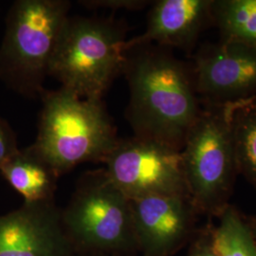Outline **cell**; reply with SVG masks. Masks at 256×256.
<instances>
[{
	"instance_id": "cell-1",
	"label": "cell",
	"mask_w": 256,
	"mask_h": 256,
	"mask_svg": "<svg viewBox=\"0 0 256 256\" xmlns=\"http://www.w3.org/2000/svg\"><path fill=\"white\" fill-rule=\"evenodd\" d=\"M122 72L130 92L126 115L134 137L182 151L202 111L184 64L162 50L135 46L126 52Z\"/></svg>"
},
{
	"instance_id": "cell-2",
	"label": "cell",
	"mask_w": 256,
	"mask_h": 256,
	"mask_svg": "<svg viewBox=\"0 0 256 256\" xmlns=\"http://www.w3.org/2000/svg\"><path fill=\"white\" fill-rule=\"evenodd\" d=\"M32 144L61 176L84 162H104L118 142L102 100L82 99L63 88L41 97Z\"/></svg>"
},
{
	"instance_id": "cell-3",
	"label": "cell",
	"mask_w": 256,
	"mask_h": 256,
	"mask_svg": "<svg viewBox=\"0 0 256 256\" xmlns=\"http://www.w3.org/2000/svg\"><path fill=\"white\" fill-rule=\"evenodd\" d=\"M70 9L66 0H16L12 4L0 45V81L10 90L41 99Z\"/></svg>"
},
{
	"instance_id": "cell-4",
	"label": "cell",
	"mask_w": 256,
	"mask_h": 256,
	"mask_svg": "<svg viewBox=\"0 0 256 256\" xmlns=\"http://www.w3.org/2000/svg\"><path fill=\"white\" fill-rule=\"evenodd\" d=\"M61 220L78 256H128L138 252L131 200L106 169L82 174Z\"/></svg>"
},
{
	"instance_id": "cell-5",
	"label": "cell",
	"mask_w": 256,
	"mask_h": 256,
	"mask_svg": "<svg viewBox=\"0 0 256 256\" xmlns=\"http://www.w3.org/2000/svg\"><path fill=\"white\" fill-rule=\"evenodd\" d=\"M126 27L110 18L66 19L50 64V75L78 97L102 100L122 72Z\"/></svg>"
},
{
	"instance_id": "cell-6",
	"label": "cell",
	"mask_w": 256,
	"mask_h": 256,
	"mask_svg": "<svg viewBox=\"0 0 256 256\" xmlns=\"http://www.w3.org/2000/svg\"><path fill=\"white\" fill-rule=\"evenodd\" d=\"M236 102L212 104L202 110L185 140L183 174L198 214L218 216L229 205L238 173L230 132Z\"/></svg>"
},
{
	"instance_id": "cell-7",
	"label": "cell",
	"mask_w": 256,
	"mask_h": 256,
	"mask_svg": "<svg viewBox=\"0 0 256 256\" xmlns=\"http://www.w3.org/2000/svg\"><path fill=\"white\" fill-rule=\"evenodd\" d=\"M104 164L110 180L131 200L188 196L182 151L172 147L140 138H119Z\"/></svg>"
},
{
	"instance_id": "cell-8",
	"label": "cell",
	"mask_w": 256,
	"mask_h": 256,
	"mask_svg": "<svg viewBox=\"0 0 256 256\" xmlns=\"http://www.w3.org/2000/svg\"><path fill=\"white\" fill-rule=\"evenodd\" d=\"M131 208L138 252L144 256H173L196 234L198 212L188 196H149L132 200Z\"/></svg>"
},
{
	"instance_id": "cell-9",
	"label": "cell",
	"mask_w": 256,
	"mask_h": 256,
	"mask_svg": "<svg viewBox=\"0 0 256 256\" xmlns=\"http://www.w3.org/2000/svg\"><path fill=\"white\" fill-rule=\"evenodd\" d=\"M0 256H79L54 200L24 202L0 216Z\"/></svg>"
},
{
	"instance_id": "cell-10",
	"label": "cell",
	"mask_w": 256,
	"mask_h": 256,
	"mask_svg": "<svg viewBox=\"0 0 256 256\" xmlns=\"http://www.w3.org/2000/svg\"><path fill=\"white\" fill-rule=\"evenodd\" d=\"M194 88L214 104L256 96V48L222 41L196 56Z\"/></svg>"
},
{
	"instance_id": "cell-11",
	"label": "cell",
	"mask_w": 256,
	"mask_h": 256,
	"mask_svg": "<svg viewBox=\"0 0 256 256\" xmlns=\"http://www.w3.org/2000/svg\"><path fill=\"white\" fill-rule=\"evenodd\" d=\"M210 0H160L150 10L146 32L128 39L126 52L135 46L156 42L162 46L188 50L200 36L206 20L212 16Z\"/></svg>"
},
{
	"instance_id": "cell-12",
	"label": "cell",
	"mask_w": 256,
	"mask_h": 256,
	"mask_svg": "<svg viewBox=\"0 0 256 256\" xmlns=\"http://www.w3.org/2000/svg\"><path fill=\"white\" fill-rule=\"evenodd\" d=\"M0 173L24 198V202L54 200L57 180L60 176L34 144L19 149L0 168Z\"/></svg>"
},
{
	"instance_id": "cell-13",
	"label": "cell",
	"mask_w": 256,
	"mask_h": 256,
	"mask_svg": "<svg viewBox=\"0 0 256 256\" xmlns=\"http://www.w3.org/2000/svg\"><path fill=\"white\" fill-rule=\"evenodd\" d=\"M230 132L238 173L256 187V96L238 101Z\"/></svg>"
},
{
	"instance_id": "cell-14",
	"label": "cell",
	"mask_w": 256,
	"mask_h": 256,
	"mask_svg": "<svg viewBox=\"0 0 256 256\" xmlns=\"http://www.w3.org/2000/svg\"><path fill=\"white\" fill-rule=\"evenodd\" d=\"M212 18L223 41L256 48V0L214 1Z\"/></svg>"
},
{
	"instance_id": "cell-15",
	"label": "cell",
	"mask_w": 256,
	"mask_h": 256,
	"mask_svg": "<svg viewBox=\"0 0 256 256\" xmlns=\"http://www.w3.org/2000/svg\"><path fill=\"white\" fill-rule=\"evenodd\" d=\"M212 227V242L216 256H256V243L247 220L228 205Z\"/></svg>"
},
{
	"instance_id": "cell-16",
	"label": "cell",
	"mask_w": 256,
	"mask_h": 256,
	"mask_svg": "<svg viewBox=\"0 0 256 256\" xmlns=\"http://www.w3.org/2000/svg\"><path fill=\"white\" fill-rule=\"evenodd\" d=\"M18 151L14 131L7 120L0 118V168Z\"/></svg>"
},
{
	"instance_id": "cell-17",
	"label": "cell",
	"mask_w": 256,
	"mask_h": 256,
	"mask_svg": "<svg viewBox=\"0 0 256 256\" xmlns=\"http://www.w3.org/2000/svg\"><path fill=\"white\" fill-rule=\"evenodd\" d=\"M189 256H216L212 242V226L208 225L194 234Z\"/></svg>"
},
{
	"instance_id": "cell-18",
	"label": "cell",
	"mask_w": 256,
	"mask_h": 256,
	"mask_svg": "<svg viewBox=\"0 0 256 256\" xmlns=\"http://www.w3.org/2000/svg\"><path fill=\"white\" fill-rule=\"evenodd\" d=\"M86 8H108V9L138 10L146 5L147 1L142 0H86L80 1Z\"/></svg>"
},
{
	"instance_id": "cell-19",
	"label": "cell",
	"mask_w": 256,
	"mask_h": 256,
	"mask_svg": "<svg viewBox=\"0 0 256 256\" xmlns=\"http://www.w3.org/2000/svg\"><path fill=\"white\" fill-rule=\"evenodd\" d=\"M248 226L250 228L252 234L254 236V241H256V218H252L250 222L248 221Z\"/></svg>"
}]
</instances>
